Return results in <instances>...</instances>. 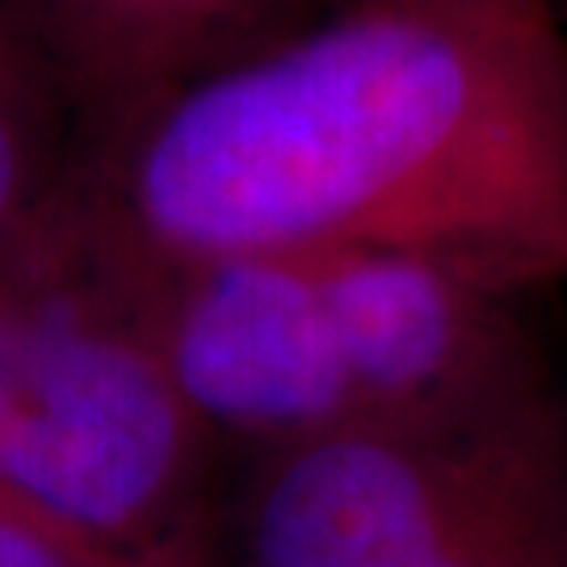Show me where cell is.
<instances>
[{
  "label": "cell",
  "mask_w": 567,
  "mask_h": 567,
  "mask_svg": "<svg viewBox=\"0 0 567 567\" xmlns=\"http://www.w3.org/2000/svg\"><path fill=\"white\" fill-rule=\"evenodd\" d=\"M147 265L383 248L567 278V34L550 0H344L81 147Z\"/></svg>",
  "instance_id": "1"
},
{
  "label": "cell",
  "mask_w": 567,
  "mask_h": 567,
  "mask_svg": "<svg viewBox=\"0 0 567 567\" xmlns=\"http://www.w3.org/2000/svg\"><path fill=\"white\" fill-rule=\"evenodd\" d=\"M140 265L164 358L236 471L555 391L529 286L480 265L383 248Z\"/></svg>",
  "instance_id": "2"
},
{
  "label": "cell",
  "mask_w": 567,
  "mask_h": 567,
  "mask_svg": "<svg viewBox=\"0 0 567 567\" xmlns=\"http://www.w3.org/2000/svg\"><path fill=\"white\" fill-rule=\"evenodd\" d=\"M231 466L72 168L0 252V505L118 559L219 567Z\"/></svg>",
  "instance_id": "3"
},
{
  "label": "cell",
  "mask_w": 567,
  "mask_h": 567,
  "mask_svg": "<svg viewBox=\"0 0 567 567\" xmlns=\"http://www.w3.org/2000/svg\"><path fill=\"white\" fill-rule=\"evenodd\" d=\"M236 567H567V408L547 391L240 466Z\"/></svg>",
  "instance_id": "4"
},
{
  "label": "cell",
  "mask_w": 567,
  "mask_h": 567,
  "mask_svg": "<svg viewBox=\"0 0 567 567\" xmlns=\"http://www.w3.org/2000/svg\"><path fill=\"white\" fill-rule=\"evenodd\" d=\"M76 118L81 147L236 51L274 0H0Z\"/></svg>",
  "instance_id": "5"
},
{
  "label": "cell",
  "mask_w": 567,
  "mask_h": 567,
  "mask_svg": "<svg viewBox=\"0 0 567 567\" xmlns=\"http://www.w3.org/2000/svg\"><path fill=\"white\" fill-rule=\"evenodd\" d=\"M76 161V118L0 4V252L55 203Z\"/></svg>",
  "instance_id": "6"
},
{
  "label": "cell",
  "mask_w": 567,
  "mask_h": 567,
  "mask_svg": "<svg viewBox=\"0 0 567 567\" xmlns=\"http://www.w3.org/2000/svg\"><path fill=\"white\" fill-rule=\"evenodd\" d=\"M0 567H203V564H135L68 538L18 508L0 505Z\"/></svg>",
  "instance_id": "7"
}]
</instances>
